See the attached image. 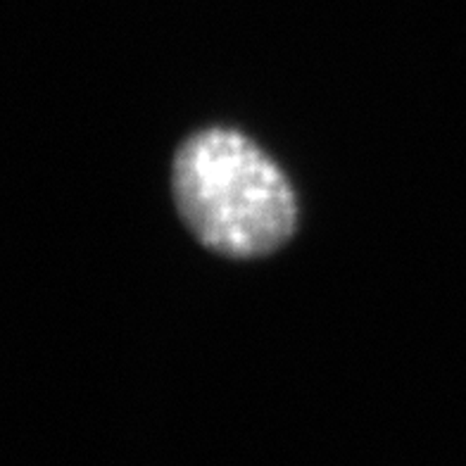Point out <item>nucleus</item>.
Masks as SVG:
<instances>
[{
  "mask_svg": "<svg viewBox=\"0 0 466 466\" xmlns=\"http://www.w3.org/2000/svg\"><path fill=\"white\" fill-rule=\"evenodd\" d=\"M178 219L208 252L255 262L281 252L300 228V198L274 155L246 131L208 124L172 155Z\"/></svg>",
  "mask_w": 466,
  "mask_h": 466,
  "instance_id": "1",
  "label": "nucleus"
}]
</instances>
